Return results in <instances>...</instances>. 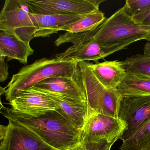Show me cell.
Returning a JSON list of instances; mask_svg holds the SVG:
<instances>
[{
  "instance_id": "cell-1",
  "label": "cell",
  "mask_w": 150,
  "mask_h": 150,
  "mask_svg": "<svg viewBox=\"0 0 150 150\" xmlns=\"http://www.w3.org/2000/svg\"><path fill=\"white\" fill-rule=\"evenodd\" d=\"M2 114L8 121L27 127L56 150H71L80 144L81 131L56 110L35 117L13 113L9 108Z\"/></svg>"
},
{
  "instance_id": "cell-2",
  "label": "cell",
  "mask_w": 150,
  "mask_h": 150,
  "mask_svg": "<svg viewBox=\"0 0 150 150\" xmlns=\"http://www.w3.org/2000/svg\"><path fill=\"white\" fill-rule=\"evenodd\" d=\"M56 77L80 79L79 63L56 57L43 58L23 66L18 73L13 75L7 86L6 99L10 102L21 92L42 81Z\"/></svg>"
},
{
  "instance_id": "cell-3",
  "label": "cell",
  "mask_w": 150,
  "mask_h": 150,
  "mask_svg": "<svg viewBox=\"0 0 150 150\" xmlns=\"http://www.w3.org/2000/svg\"><path fill=\"white\" fill-rule=\"evenodd\" d=\"M150 35V26L137 23L124 5L91 31V39L104 47L122 50L132 43L146 40Z\"/></svg>"
},
{
  "instance_id": "cell-4",
  "label": "cell",
  "mask_w": 150,
  "mask_h": 150,
  "mask_svg": "<svg viewBox=\"0 0 150 150\" xmlns=\"http://www.w3.org/2000/svg\"><path fill=\"white\" fill-rule=\"evenodd\" d=\"M79 66L89 112L118 117L122 96L117 89H108L104 86L91 71L88 62H79Z\"/></svg>"
},
{
  "instance_id": "cell-5",
  "label": "cell",
  "mask_w": 150,
  "mask_h": 150,
  "mask_svg": "<svg viewBox=\"0 0 150 150\" xmlns=\"http://www.w3.org/2000/svg\"><path fill=\"white\" fill-rule=\"evenodd\" d=\"M91 31L78 33L66 32L60 35L54 42L55 45L59 46L66 43H71L73 45L64 52L56 55L57 58L67 61L98 62L106 57L121 49L102 46L91 39Z\"/></svg>"
},
{
  "instance_id": "cell-6",
  "label": "cell",
  "mask_w": 150,
  "mask_h": 150,
  "mask_svg": "<svg viewBox=\"0 0 150 150\" xmlns=\"http://www.w3.org/2000/svg\"><path fill=\"white\" fill-rule=\"evenodd\" d=\"M0 31L29 44L35 38L36 27L25 0H6L0 14Z\"/></svg>"
},
{
  "instance_id": "cell-7",
  "label": "cell",
  "mask_w": 150,
  "mask_h": 150,
  "mask_svg": "<svg viewBox=\"0 0 150 150\" xmlns=\"http://www.w3.org/2000/svg\"><path fill=\"white\" fill-rule=\"evenodd\" d=\"M104 0H25L30 13L38 15H84L99 10Z\"/></svg>"
},
{
  "instance_id": "cell-8",
  "label": "cell",
  "mask_w": 150,
  "mask_h": 150,
  "mask_svg": "<svg viewBox=\"0 0 150 150\" xmlns=\"http://www.w3.org/2000/svg\"><path fill=\"white\" fill-rule=\"evenodd\" d=\"M126 128L125 124L118 117L89 112L81 131V143L107 140L115 143L121 139Z\"/></svg>"
},
{
  "instance_id": "cell-9",
  "label": "cell",
  "mask_w": 150,
  "mask_h": 150,
  "mask_svg": "<svg viewBox=\"0 0 150 150\" xmlns=\"http://www.w3.org/2000/svg\"><path fill=\"white\" fill-rule=\"evenodd\" d=\"M118 117L126 126L121 138L123 142L129 138L150 120V96H122Z\"/></svg>"
},
{
  "instance_id": "cell-10",
  "label": "cell",
  "mask_w": 150,
  "mask_h": 150,
  "mask_svg": "<svg viewBox=\"0 0 150 150\" xmlns=\"http://www.w3.org/2000/svg\"><path fill=\"white\" fill-rule=\"evenodd\" d=\"M9 103L11 112L30 117H38L58 109L53 100L31 88L21 92Z\"/></svg>"
},
{
  "instance_id": "cell-11",
  "label": "cell",
  "mask_w": 150,
  "mask_h": 150,
  "mask_svg": "<svg viewBox=\"0 0 150 150\" xmlns=\"http://www.w3.org/2000/svg\"><path fill=\"white\" fill-rule=\"evenodd\" d=\"M8 121L6 133L1 140L0 150H57L27 127Z\"/></svg>"
},
{
  "instance_id": "cell-12",
  "label": "cell",
  "mask_w": 150,
  "mask_h": 150,
  "mask_svg": "<svg viewBox=\"0 0 150 150\" xmlns=\"http://www.w3.org/2000/svg\"><path fill=\"white\" fill-rule=\"evenodd\" d=\"M43 93L53 100L58 106L56 111L61 114L75 128L82 131L88 117L87 102L79 100L61 96L47 91L30 88Z\"/></svg>"
},
{
  "instance_id": "cell-13",
  "label": "cell",
  "mask_w": 150,
  "mask_h": 150,
  "mask_svg": "<svg viewBox=\"0 0 150 150\" xmlns=\"http://www.w3.org/2000/svg\"><path fill=\"white\" fill-rule=\"evenodd\" d=\"M31 88L67 98L87 102L86 92L81 78H50L39 82Z\"/></svg>"
},
{
  "instance_id": "cell-14",
  "label": "cell",
  "mask_w": 150,
  "mask_h": 150,
  "mask_svg": "<svg viewBox=\"0 0 150 150\" xmlns=\"http://www.w3.org/2000/svg\"><path fill=\"white\" fill-rule=\"evenodd\" d=\"M88 64L97 79L108 89H117L127 74L122 61H105L95 64L88 62Z\"/></svg>"
},
{
  "instance_id": "cell-15",
  "label": "cell",
  "mask_w": 150,
  "mask_h": 150,
  "mask_svg": "<svg viewBox=\"0 0 150 150\" xmlns=\"http://www.w3.org/2000/svg\"><path fill=\"white\" fill-rule=\"evenodd\" d=\"M85 15H38L30 13L36 27L35 38L46 37L57 33L62 28L77 21Z\"/></svg>"
},
{
  "instance_id": "cell-16",
  "label": "cell",
  "mask_w": 150,
  "mask_h": 150,
  "mask_svg": "<svg viewBox=\"0 0 150 150\" xmlns=\"http://www.w3.org/2000/svg\"><path fill=\"white\" fill-rule=\"evenodd\" d=\"M34 52L30 44L15 36L0 31V55L7 57L8 60L16 59L21 64H26L29 57Z\"/></svg>"
},
{
  "instance_id": "cell-17",
  "label": "cell",
  "mask_w": 150,
  "mask_h": 150,
  "mask_svg": "<svg viewBox=\"0 0 150 150\" xmlns=\"http://www.w3.org/2000/svg\"><path fill=\"white\" fill-rule=\"evenodd\" d=\"M117 89L122 96H149L150 78L127 72Z\"/></svg>"
},
{
  "instance_id": "cell-18",
  "label": "cell",
  "mask_w": 150,
  "mask_h": 150,
  "mask_svg": "<svg viewBox=\"0 0 150 150\" xmlns=\"http://www.w3.org/2000/svg\"><path fill=\"white\" fill-rule=\"evenodd\" d=\"M106 20L104 13L98 10L86 15L77 21L62 28L61 30L70 33L92 31L97 28Z\"/></svg>"
},
{
  "instance_id": "cell-19",
  "label": "cell",
  "mask_w": 150,
  "mask_h": 150,
  "mask_svg": "<svg viewBox=\"0 0 150 150\" xmlns=\"http://www.w3.org/2000/svg\"><path fill=\"white\" fill-rule=\"evenodd\" d=\"M121 150H150V120L129 138L123 141Z\"/></svg>"
},
{
  "instance_id": "cell-20",
  "label": "cell",
  "mask_w": 150,
  "mask_h": 150,
  "mask_svg": "<svg viewBox=\"0 0 150 150\" xmlns=\"http://www.w3.org/2000/svg\"><path fill=\"white\" fill-rule=\"evenodd\" d=\"M127 72L150 78V56L137 54L122 61Z\"/></svg>"
},
{
  "instance_id": "cell-21",
  "label": "cell",
  "mask_w": 150,
  "mask_h": 150,
  "mask_svg": "<svg viewBox=\"0 0 150 150\" xmlns=\"http://www.w3.org/2000/svg\"><path fill=\"white\" fill-rule=\"evenodd\" d=\"M131 16H136L150 8V0H127L125 4Z\"/></svg>"
},
{
  "instance_id": "cell-22",
  "label": "cell",
  "mask_w": 150,
  "mask_h": 150,
  "mask_svg": "<svg viewBox=\"0 0 150 150\" xmlns=\"http://www.w3.org/2000/svg\"><path fill=\"white\" fill-rule=\"evenodd\" d=\"M114 144L107 140L83 142L71 150H110Z\"/></svg>"
},
{
  "instance_id": "cell-23",
  "label": "cell",
  "mask_w": 150,
  "mask_h": 150,
  "mask_svg": "<svg viewBox=\"0 0 150 150\" xmlns=\"http://www.w3.org/2000/svg\"><path fill=\"white\" fill-rule=\"evenodd\" d=\"M5 57L0 55V81L3 82L9 76L8 66L5 60Z\"/></svg>"
},
{
  "instance_id": "cell-24",
  "label": "cell",
  "mask_w": 150,
  "mask_h": 150,
  "mask_svg": "<svg viewBox=\"0 0 150 150\" xmlns=\"http://www.w3.org/2000/svg\"><path fill=\"white\" fill-rule=\"evenodd\" d=\"M132 17L135 21L139 24L150 26V8L140 14Z\"/></svg>"
},
{
  "instance_id": "cell-25",
  "label": "cell",
  "mask_w": 150,
  "mask_h": 150,
  "mask_svg": "<svg viewBox=\"0 0 150 150\" xmlns=\"http://www.w3.org/2000/svg\"><path fill=\"white\" fill-rule=\"evenodd\" d=\"M1 95H2V94H4L6 93V91L7 87H6L5 88L2 87H1Z\"/></svg>"
},
{
  "instance_id": "cell-26",
  "label": "cell",
  "mask_w": 150,
  "mask_h": 150,
  "mask_svg": "<svg viewBox=\"0 0 150 150\" xmlns=\"http://www.w3.org/2000/svg\"><path fill=\"white\" fill-rule=\"evenodd\" d=\"M145 40L148 41V42H150V35L148 38H147Z\"/></svg>"
},
{
  "instance_id": "cell-27",
  "label": "cell",
  "mask_w": 150,
  "mask_h": 150,
  "mask_svg": "<svg viewBox=\"0 0 150 150\" xmlns=\"http://www.w3.org/2000/svg\"></svg>"
}]
</instances>
